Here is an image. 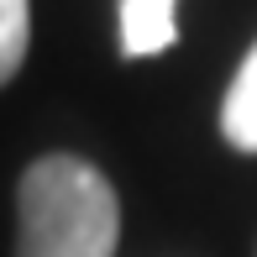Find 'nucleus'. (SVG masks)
<instances>
[{"instance_id":"1","label":"nucleus","mask_w":257,"mask_h":257,"mask_svg":"<svg viewBox=\"0 0 257 257\" xmlns=\"http://www.w3.org/2000/svg\"><path fill=\"white\" fill-rule=\"evenodd\" d=\"M121 205L110 179L74 153H48L16 189V257H115Z\"/></svg>"},{"instance_id":"2","label":"nucleus","mask_w":257,"mask_h":257,"mask_svg":"<svg viewBox=\"0 0 257 257\" xmlns=\"http://www.w3.org/2000/svg\"><path fill=\"white\" fill-rule=\"evenodd\" d=\"M179 37V0H121V53L158 58Z\"/></svg>"},{"instance_id":"3","label":"nucleus","mask_w":257,"mask_h":257,"mask_svg":"<svg viewBox=\"0 0 257 257\" xmlns=\"http://www.w3.org/2000/svg\"><path fill=\"white\" fill-rule=\"evenodd\" d=\"M220 137L236 153H257V42L241 58L236 79H231L226 100H220Z\"/></svg>"},{"instance_id":"4","label":"nucleus","mask_w":257,"mask_h":257,"mask_svg":"<svg viewBox=\"0 0 257 257\" xmlns=\"http://www.w3.org/2000/svg\"><path fill=\"white\" fill-rule=\"evenodd\" d=\"M32 42V6L27 0H0V89L21 74Z\"/></svg>"}]
</instances>
